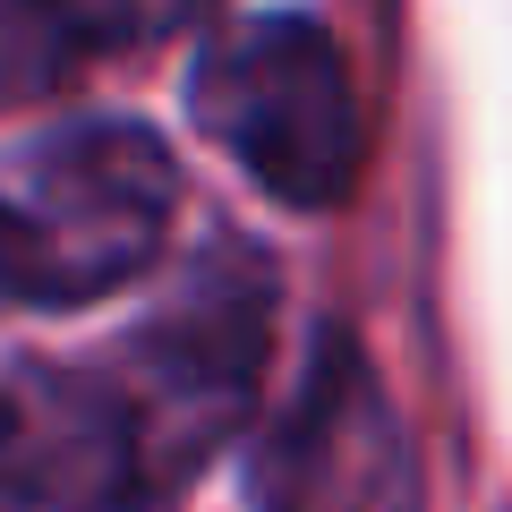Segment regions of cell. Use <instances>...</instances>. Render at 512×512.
I'll return each mask as SVG.
<instances>
[{
	"instance_id": "cell-4",
	"label": "cell",
	"mask_w": 512,
	"mask_h": 512,
	"mask_svg": "<svg viewBox=\"0 0 512 512\" xmlns=\"http://www.w3.org/2000/svg\"><path fill=\"white\" fill-rule=\"evenodd\" d=\"M256 504L265 512H419L410 427L384 393L376 359L350 333H325L308 350V376L265 419Z\"/></svg>"
},
{
	"instance_id": "cell-1",
	"label": "cell",
	"mask_w": 512,
	"mask_h": 512,
	"mask_svg": "<svg viewBox=\"0 0 512 512\" xmlns=\"http://www.w3.org/2000/svg\"><path fill=\"white\" fill-rule=\"evenodd\" d=\"M265 350H274V274L239 248L188 265V282L137 325L103 393L163 495L188 487L256 419Z\"/></svg>"
},
{
	"instance_id": "cell-9",
	"label": "cell",
	"mask_w": 512,
	"mask_h": 512,
	"mask_svg": "<svg viewBox=\"0 0 512 512\" xmlns=\"http://www.w3.org/2000/svg\"><path fill=\"white\" fill-rule=\"evenodd\" d=\"M0 453H9V393H0Z\"/></svg>"
},
{
	"instance_id": "cell-2",
	"label": "cell",
	"mask_w": 512,
	"mask_h": 512,
	"mask_svg": "<svg viewBox=\"0 0 512 512\" xmlns=\"http://www.w3.org/2000/svg\"><path fill=\"white\" fill-rule=\"evenodd\" d=\"M197 128L282 205H342L367 163V111L342 43L299 9L222 26L188 69Z\"/></svg>"
},
{
	"instance_id": "cell-3",
	"label": "cell",
	"mask_w": 512,
	"mask_h": 512,
	"mask_svg": "<svg viewBox=\"0 0 512 512\" xmlns=\"http://www.w3.org/2000/svg\"><path fill=\"white\" fill-rule=\"evenodd\" d=\"M9 205H18L26 248V308H86L154 265L171 205H180V171L154 128L94 120L52 137L35 154L26 197Z\"/></svg>"
},
{
	"instance_id": "cell-5",
	"label": "cell",
	"mask_w": 512,
	"mask_h": 512,
	"mask_svg": "<svg viewBox=\"0 0 512 512\" xmlns=\"http://www.w3.org/2000/svg\"><path fill=\"white\" fill-rule=\"evenodd\" d=\"M9 512H163L120 410L94 376H35L9 393V453H0Z\"/></svg>"
},
{
	"instance_id": "cell-7",
	"label": "cell",
	"mask_w": 512,
	"mask_h": 512,
	"mask_svg": "<svg viewBox=\"0 0 512 512\" xmlns=\"http://www.w3.org/2000/svg\"><path fill=\"white\" fill-rule=\"evenodd\" d=\"M103 9V26H111V52L120 43H154V35H180L188 18H205L214 0H94Z\"/></svg>"
},
{
	"instance_id": "cell-8",
	"label": "cell",
	"mask_w": 512,
	"mask_h": 512,
	"mask_svg": "<svg viewBox=\"0 0 512 512\" xmlns=\"http://www.w3.org/2000/svg\"><path fill=\"white\" fill-rule=\"evenodd\" d=\"M0 308H26V248H18V205L0 197Z\"/></svg>"
},
{
	"instance_id": "cell-6",
	"label": "cell",
	"mask_w": 512,
	"mask_h": 512,
	"mask_svg": "<svg viewBox=\"0 0 512 512\" xmlns=\"http://www.w3.org/2000/svg\"><path fill=\"white\" fill-rule=\"evenodd\" d=\"M111 52L94 0H0V103H52Z\"/></svg>"
}]
</instances>
